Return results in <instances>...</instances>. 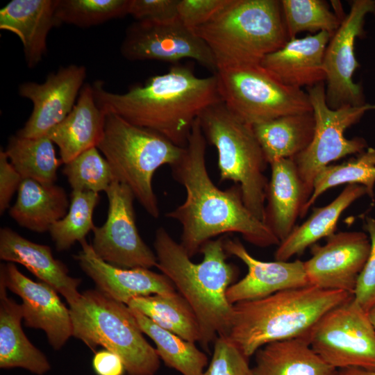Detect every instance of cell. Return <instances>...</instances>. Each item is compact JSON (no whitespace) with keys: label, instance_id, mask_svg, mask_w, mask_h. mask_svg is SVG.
Returning a JSON list of instances; mask_svg holds the SVG:
<instances>
[{"label":"cell","instance_id":"cell-1","mask_svg":"<svg viewBox=\"0 0 375 375\" xmlns=\"http://www.w3.org/2000/svg\"><path fill=\"white\" fill-rule=\"evenodd\" d=\"M206 142L198 118L181 158L171 166L186 194L183 203L165 215L181 225V245L190 258L206 242L227 233H240L260 247L278 245L280 240L245 206L239 185L222 190L214 184L206 168Z\"/></svg>","mask_w":375,"mask_h":375},{"label":"cell","instance_id":"cell-2","mask_svg":"<svg viewBox=\"0 0 375 375\" xmlns=\"http://www.w3.org/2000/svg\"><path fill=\"white\" fill-rule=\"evenodd\" d=\"M98 106L135 126L156 132L185 147L192 126L208 107L222 101L215 74L199 78L192 69L175 65L163 74L134 85L125 93L106 90L103 82L92 85Z\"/></svg>","mask_w":375,"mask_h":375},{"label":"cell","instance_id":"cell-3","mask_svg":"<svg viewBox=\"0 0 375 375\" xmlns=\"http://www.w3.org/2000/svg\"><path fill=\"white\" fill-rule=\"evenodd\" d=\"M156 267L188 302L199 321L200 343L208 349L220 336L227 337L233 305L226 296L237 276L236 267L226 261L224 238L206 242L201 248L199 263L191 258L163 227L157 229L153 242Z\"/></svg>","mask_w":375,"mask_h":375},{"label":"cell","instance_id":"cell-4","mask_svg":"<svg viewBox=\"0 0 375 375\" xmlns=\"http://www.w3.org/2000/svg\"><path fill=\"white\" fill-rule=\"evenodd\" d=\"M353 298L342 290L308 285L233 304L228 338L249 358L264 345L308 337L328 311Z\"/></svg>","mask_w":375,"mask_h":375},{"label":"cell","instance_id":"cell-5","mask_svg":"<svg viewBox=\"0 0 375 375\" xmlns=\"http://www.w3.org/2000/svg\"><path fill=\"white\" fill-rule=\"evenodd\" d=\"M208 46L217 69L260 65L289 40L281 1L231 0L194 30Z\"/></svg>","mask_w":375,"mask_h":375},{"label":"cell","instance_id":"cell-6","mask_svg":"<svg viewBox=\"0 0 375 375\" xmlns=\"http://www.w3.org/2000/svg\"><path fill=\"white\" fill-rule=\"evenodd\" d=\"M97 148L109 163L115 181L128 186L147 212L158 218L160 212L153 189V175L161 166L176 163L184 147L106 112L103 134Z\"/></svg>","mask_w":375,"mask_h":375},{"label":"cell","instance_id":"cell-7","mask_svg":"<svg viewBox=\"0 0 375 375\" xmlns=\"http://www.w3.org/2000/svg\"><path fill=\"white\" fill-rule=\"evenodd\" d=\"M69 309L72 336L91 350L101 346L117 353L128 375H155L158 372L160 358L126 304L97 289L81 293Z\"/></svg>","mask_w":375,"mask_h":375},{"label":"cell","instance_id":"cell-8","mask_svg":"<svg viewBox=\"0 0 375 375\" xmlns=\"http://www.w3.org/2000/svg\"><path fill=\"white\" fill-rule=\"evenodd\" d=\"M199 121L207 142L217 151L219 181L239 185L247 208L264 222L267 162L250 125L219 101L205 109Z\"/></svg>","mask_w":375,"mask_h":375},{"label":"cell","instance_id":"cell-9","mask_svg":"<svg viewBox=\"0 0 375 375\" xmlns=\"http://www.w3.org/2000/svg\"><path fill=\"white\" fill-rule=\"evenodd\" d=\"M215 74L222 101L250 125L312 112L308 93L283 84L260 65L223 67Z\"/></svg>","mask_w":375,"mask_h":375},{"label":"cell","instance_id":"cell-10","mask_svg":"<svg viewBox=\"0 0 375 375\" xmlns=\"http://www.w3.org/2000/svg\"><path fill=\"white\" fill-rule=\"evenodd\" d=\"M325 91L324 82L308 88L315 122L314 135L308 147L293 158L309 198L314 180L321 169L333 161L365 151L367 142L363 138L347 139L344 132L367 111L375 109V105L367 103L331 109L326 103Z\"/></svg>","mask_w":375,"mask_h":375},{"label":"cell","instance_id":"cell-11","mask_svg":"<svg viewBox=\"0 0 375 375\" xmlns=\"http://www.w3.org/2000/svg\"><path fill=\"white\" fill-rule=\"evenodd\" d=\"M307 338L314 351L336 369H375V331L353 298L325 313Z\"/></svg>","mask_w":375,"mask_h":375},{"label":"cell","instance_id":"cell-12","mask_svg":"<svg viewBox=\"0 0 375 375\" xmlns=\"http://www.w3.org/2000/svg\"><path fill=\"white\" fill-rule=\"evenodd\" d=\"M108 210L105 223L94 226L91 244L96 254L105 262L122 268H147L157 265L156 253L139 234L131 189L116 181L106 191Z\"/></svg>","mask_w":375,"mask_h":375},{"label":"cell","instance_id":"cell-13","mask_svg":"<svg viewBox=\"0 0 375 375\" xmlns=\"http://www.w3.org/2000/svg\"><path fill=\"white\" fill-rule=\"evenodd\" d=\"M120 51L127 60L176 62L197 61L214 74L217 66L207 44L178 19L165 23L136 22L126 29Z\"/></svg>","mask_w":375,"mask_h":375},{"label":"cell","instance_id":"cell-14","mask_svg":"<svg viewBox=\"0 0 375 375\" xmlns=\"http://www.w3.org/2000/svg\"><path fill=\"white\" fill-rule=\"evenodd\" d=\"M369 12H375V1H353L326 47L323 67L327 82L326 101L331 109L366 103L362 86L354 83L352 76L360 66L355 56V41L362 36L365 17Z\"/></svg>","mask_w":375,"mask_h":375},{"label":"cell","instance_id":"cell-15","mask_svg":"<svg viewBox=\"0 0 375 375\" xmlns=\"http://www.w3.org/2000/svg\"><path fill=\"white\" fill-rule=\"evenodd\" d=\"M303 262L309 285L353 295L358 276L370 251L369 236L361 231L333 233L324 245L313 244Z\"/></svg>","mask_w":375,"mask_h":375},{"label":"cell","instance_id":"cell-16","mask_svg":"<svg viewBox=\"0 0 375 375\" xmlns=\"http://www.w3.org/2000/svg\"><path fill=\"white\" fill-rule=\"evenodd\" d=\"M87 70L84 66L70 65L49 74L42 83L25 82L18 93L31 100L32 112L17 135L28 138L46 136L72 111L81 92Z\"/></svg>","mask_w":375,"mask_h":375},{"label":"cell","instance_id":"cell-17","mask_svg":"<svg viewBox=\"0 0 375 375\" xmlns=\"http://www.w3.org/2000/svg\"><path fill=\"white\" fill-rule=\"evenodd\" d=\"M0 281L19 296L26 327L44 331L49 343L60 349L72 336V319L58 292L44 282H35L24 275L13 262L1 264Z\"/></svg>","mask_w":375,"mask_h":375},{"label":"cell","instance_id":"cell-18","mask_svg":"<svg viewBox=\"0 0 375 375\" xmlns=\"http://www.w3.org/2000/svg\"><path fill=\"white\" fill-rule=\"evenodd\" d=\"M224 249L227 254L243 262L248 269L244 278L233 283L227 290V299L233 305L309 285L301 260L266 262L258 260L237 238L224 239Z\"/></svg>","mask_w":375,"mask_h":375},{"label":"cell","instance_id":"cell-19","mask_svg":"<svg viewBox=\"0 0 375 375\" xmlns=\"http://www.w3.org/2000/svg\"><path fill=\"white\" fill-rule=\"evenodd\" d=\"M80 244L81 250L74 258L97 290L112 299L127 305L135 297L176 292L174 284L164 274L147 268L112 265L101 259L85 239Z\"/></svg>","mask_w":375,"mask_h":375},{"label":"cell","instance_id":"cell-20","mask_svg":"<svg viewBox=\"0 0 375 375\" xmlns=\"http://www.w3.org/2000/svg\"><path fill=\"white\" fill-rule=\"evenodd\" d=\"M331 35L320 31L289 40L281 49L267 55L260 65L286 85L301 88L326 81L323 60Z\"/></svg>","mask_w":375,"mask_h":375},{"label":"cell","instance_id":"cell-21","mask_svg":"<svg viewBox=\"0 0 375 375\" xmlns=\"http://www.w3.org/2000/svg\"><path fill=\"white\" fill-rule=\"evenodd\" d=\"M0 258L25 267L36 277L65 297L70 306L81 294V279L69 275L61 261L56 259L50 247L30 241L8 227L0 229Z\"/></svg>","mask_w":375,"mask_h":375},{"label":"cell","instance_id":"cell-22","mask_svg":"<svg viewBox=\"0 0 375 375\" xmlns=\"http://www.w3.org/2000/svg\"><path fill=\"white\" fill-rule=\"evenodd\" d=\"M57 3L58 0H12L0 10V28L19 37L31 69L46 53L50 31L61 24L56 16Z\"/></svg>","mask_w":375,"mask_h":375},{"label":"cell","instance_id":"cell-23","mask_svg":"<svg viewBox=\"0 0 375 375\" xmlns=\"http://www.w3.org/2000/svg\"><path fill=\"white\" fill-rule=\"evenodd\" d=\"M269 165L264 223L281 242L295 228L309 197L293 159L283 158Z\"/></svg>","mask_w":375,"mask_h":375},{"label":"cell","instance_id":"cell-24","mask_svg":"<svg viewBox=\"0 0 375 375\" xmlns=\"http://www.w3.org/2000/svg\"><path fill=\"white\" fill-rule=\"evenodd\" d=\"M106 112L97 104L92 85L85 83L72 111L47 135L58 147L66 164L92 147H97L104 131Z\"/></svg>","mask_w":375,"mask_h":375},{"label":"cell","instance_id":"cell-25","mask_svg":"<svg viewBox=\"0 0 375 375\" xmlns=\"http://www.w3.org/2000/svg\"><path fill=\"white\" fill-rule=\"evenodd\" d=\"M7 290L0 281V367H19L43 375L50 370V363L24 333L21 304L8 297Z\"/></svg>","mask_w":375,"mask_h":375},{"label":"cell","instance_id":"cell-26","mask_svg":"<svg viewBox=\"0 0 375 375\" xmlns=\"http://www.w3.org/2000/svg\"><path fill=\"white\" fill-rule=\"evenodd\" d=\"M69 205L68 196L62 187L24 178L17 190L16 202L8 213L20 226L44 233L65 217Z\"/></svg>","mask_w":375,"mask_h":375},{"label":"cell","instance_id":"cell-27","mask_svg":"<svg viewBox=\"0 0 375 375\" xmlns=\"http://www.w3.org/2000/svg\"><path fill=\"white\" fill-rule=\"evenodd\" d=\"M253 375H338L311 348L308 338L268 343L256 352Z\"/></svg>","mask_w":375,"mask_h":375},{"label":"cell","instance_id":"cell-28","mask_svg":"<svg viewBox=\"0 0 375 375\" xmlns=\"http://www.w3.org/2000/svg\"><path fill=\"white\" fill-rule=\"evenodd\" d=\"M365 194L367 191L362 185H347L330 203L315 208L310 217L300 226H295L278 245L274 253L276 260L288 261L294 256L302 254L320 239L335 233L342 213Z\"/></svg>","mask_w":375,"mask_h":375},{"label":"cell","instance_id":"cell-29","mask_svg":"<svg viewBox=\"0 0 375 375\" xmlns=\"http://www.w3.org/2000/svg\"><path fill=\"white\" fill-rule=\"evenodd\" d=\"M268 164L294 158L310 144L315 122L312 112L289 115L252 125Z\"/></svg>","mask_w":375,"mask_h":375},{"label":"cell","instance_id":"cell-30","mask_svg":"<svg viewBox=\"0 0 375 375\" xmlns=\"http://www.w3.org/2000/svg\"><path fill=\"white\" fill-rule=\"evenodd\" d=\"M127 306L185 340L194 343L201 341L197 317L180 293L174 292L138 297L131 299Z\"/></svg>","mask_w":375,"mask_h":375},{"label":"cell","instance_id":"cell-31","mask_svg":"<svg viewBox=\"0 0 375 375\" xmlns=\"http://www.w3.org/2000/svg\"><path fill=\"white\" fill-rule=\"evenodd\" d=\"M5 151L23 179L54 184L58 168L62 162L56 157L54 143L48 136L28 138L12 135Z\"/></svg>","mask_w":375,"mask_h":375},{"label":"cell","instance_id":"cell-32","mask_svg":"<svg viewBox=\"0 0 375 375\" xmlns=\"http://www.w3.org/2000/svg\"><path fill=\"white\" fill-rule=\"evenodd\" d=\"M131 310L143 333L154 342L158 356L167 367L182 375H203L208 360L195 343L162 328L140 312Z\"/></svg>","mask_w":375,"mask_h":375},{"label":"cell","instance_id":"cell-33","mask_svg":"<svg viewBox=\"0 0 375 375\" xmlns=\"http://www.w3.org/2000/svg\"><path fill=\"white\" fill-rule=\"evenodd\" d=\"M342 184L362 185L367 194L374 200L375 148L369 147L355 158L338 165H328L321 169L314 180L312 194L303 207L300 217L305 216L325 191Z\"/></svg>","mask_w":375,"mask_h":375},{"label":"cell","instance_id":"cell-34","mask_svg":"<svg viewBox=\"0 0 375 375\" xmlns=\"http://www.w3.org/2000/svg\"><path fill=\"white\" fill-rule=\"evenodd\" d=\"M99 200V193L72 190L67 214L55 222L49 231L57 251L67 250L76 242L85 239L95 226L92 217Z\"/></svg>","mask_w":375,"mask_h":375},{"label":"cell","instance_id":"cell-35","mask_svg":"<svg viewBox=\"0 0 375 375\" xmlns=\"http://www.w3.org/2000/svg\"><path fill=\"white\" fill-rule=\"evenodd\" d=\"M288 40L303 31H326L331 37L342 19L321 0L281 1Z\"/></svg>","mask_w":375,"mask_h":375},{"label":"cell","instance_id":"cell-36","mask_svg":"<svg viewBox=\"0 0 375 375\" xmlns=\"http://www.w3.org/2000/svg\"><path fill=\"white\" fill-rule=\"evenodd\" d=\"M130 0H58L60 24L87 28L128 15Z\"/></svg>","mask_w":375,"mask_h":375},{"label":"cell","instance_id":"cell-37","mask_svg":"<svg viewBox=\"0 0 375 375\" xmlns=\"http://www.w3.org/2000/svg\"><path fill=\"white\" fill-rule=\"evenodd\" d=\"M64 165L62 173L72 190L106 192L115 181L109 163L97 147L86 150Z\"/></svg>","mask_w":375,"mask_h":375},{"label":"cell","instance_id":"cell-38","mask_svg":"<svg viewBox=\"0 0 375 375\" xmlns=\"http://www.w3.org/2000/svg\"><path fill=\"white\" fill-rule=\"evenodd\" d=\"M248 359L228 337H218L203 375H253Z\"/></svg>","mask_w":375,"mask_h":375},{"label":"cell","instance_id":"cell-39","mask_svg":"<svg viewBox=\"0 0 375 375\" xmlns=\"http://www.w3.org/2000/svg\"><path fill=\"white\" fill-rule=\"evenodd\" d=\"M363 228L369 234L370 251L358 276L353 293V301L367 312L375 303V219L366 217Z\"/></svg>","mask_w":375,"mask_h":375},{"label":"cell","instance_id":"cell-40","mask_svg":"<svg viewBox=\"0 0 375 375\" xmlns=\"http://www.w3.org/2000/svg\"><path fill=\"white\" fill-rule=\"evenodd\" d=\"M231 0H179L178 19L194 31L224 8Z\"/></svg>","mask_w":375,"mask_h":375},{"label":"cell","instance_id":"cell-41","mask_svg":"<svg viewBox=\"0 0 375 375\" xmlns=\"http://www.w3.org/2000/svg\"><path fill=\"white\" fill-rule=\"evenodd\" d=\"M179 0H130L128 15L137 22L165 23L178 19Z\"/></svg>","mask_w":375,"mask_h":375},{"label":"cell","instance_id":"cell-42","mask_svg":"<svg viewBox=\"0 0 375 375\" xmlns=\"http://www.w3.org/2000/svg\"><path fill=\"white\" fill-rule=\"evenodd\" d=\"M5 151H0V214L8 208L14 193L23 180L21 175L8 160Z\"/></svg>","mask_w":375,"mask_h":375},{"label":"cell","instance_id":"cell-43","mask_svg":"<svg viewBox=\"0 0 375 375\" xmlns=\"http://www.w3.org/2000/svg\"><path fill=\"white\" fill-rule=\"evenodd\" d=\"M92 367L97 375H124L126 372L120 356L105 349L95 353L92 358Z\"/></svg>","mask_w":375,"mask_h":375},{"label":"cell","instance_id":"cell-44","mask_svg":"<svg viewBox=\"0 0 375 375\" xmlns=\"http://www.w3.org/2000/svg\"><path fill=\"white\" fill-rule=\"evenodd\" d=\"M338 375H375V369L361 367H347L340 369L338 372Z\"/></svg>","mask_w":375,"mask_h":375},{"label":"cell","instance_id":"cell-45","mask_svg":"<svg viewBox=\"0 0 375 375\" xmlns=\"http://www.w3.org/2000/svg\"><path fill=\"white\" fill-rule=\"evenodd\" d=\"M367 316L375 331V303L367 311Z\"/></svg>","mask_w":375,"mask_h":375}]
</instances>
